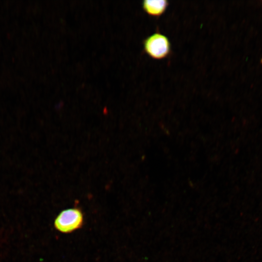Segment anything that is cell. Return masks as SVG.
Returning <instances> with one entry per match:
<instances>
[{
  "instance_id": "cell-1",
  "label": "cell",
  "mask_w": 262,
  "mask_h": 262,
  "mask_svg": "<svg viewBox=\"0 0 262 262\" xmlns=\"http://www.w3.org/2000/svg\"><path fill=\"white\" fill-rule=\"evenodd\" d=\"M145 52L151 58L162 60L171 53V45L169 38L160 32H155L143 41Z\"/></svg>"
},
{
  "instance_id": "cell-2",
  "label": "cell",
  "mask_w": 262,
  "mask_h": 262,
  "mask_svg": "<svg viewBox=\"0 0 262 262\" xmlns=\"http://www.w3.org/2000/svg\"><path fill=\"white\" fill-rule=\"evenodd\" d=\"M83 223V214L78 208L62 211L54 220V227L59 231L68 233L80 229Z\"/></svg>"
},
{
  "instance_id": "cell-3",
  "label": "cell",
  "mask_w": 262,
  "mask_h": 262,
  "mask_svg": "<svg viewBox=\"0 0 262 262\" xmlns=\"http://www.w3.org/2000/svg\"><path fill=\"white\" fill-rule=\"evenodd\" d=\"M169 5L166 0H145L142 3L144 11L148 15L159 17L166 11Z\"/></svg>"
}]
</instances>
